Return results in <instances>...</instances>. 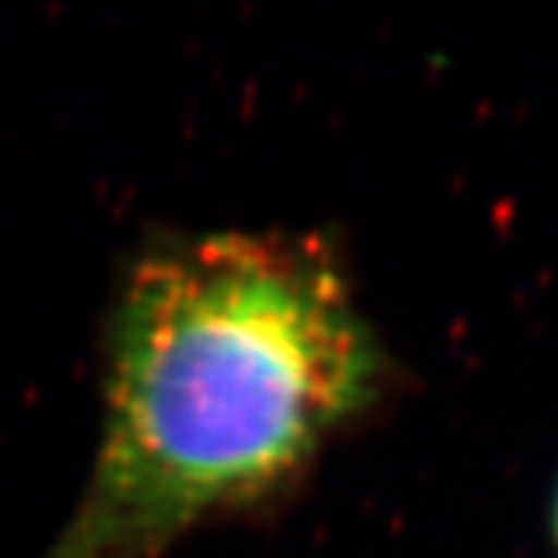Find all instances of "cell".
Returning a JSON list of instances; mask_svg holds the SVG:
<instances>
[{"instance_id":"1","label":"cell","mask_w":558,"mask_h":558,"mask_svg":"<svg viewBox=\"0 0 558 558\" xmlns=\"http://www.w3.org/2000/svg\"><path fill=\"white\" fill-rule=\"evenodd\" d=\"M336 270L274 233L178 236L121 279L90 478L44 558H159L277 497L369 395Z\"/></svg>"}]
</instances>
